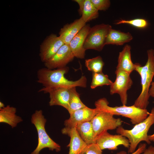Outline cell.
<instances>
[{
	"mask_svg": "<svg viewBox=\"0 0 154 154\" xmlns=\"http://www.w3.org/2000/svg\"><path fill=\"white\" fill-rule=\"evenodd\" d=\"M69 70L67 66L54 69L45 67L40 69L37 72V82L43 87H64L71 88L76 87L86 88L87 79L82 76L78 80L71 81L68 80L64 75Z\"/></svg>",
	"mask_w": 154,
	"mask_h": 154,
	"instance_id": "1",
	"label": "cell"
},
{
	"mask_svg": "<svg viewBox=\"0 0 154 154\" xmlns=\"http://www.w3.org/2000/svg\"><path fill=\"white\" fill-rule=\"evenodd\" d=\"M147 53V60L144 66H142L139 63H135V70L141 78V91L133 105L143 109H146L149 104L150 97L149 92L154 76V50L149 49Z\"/></svg>",
	"mask_w": 154,
	"mask_h": 154,
	"instance_id": "2",
	"label": "cell"
},
{
	"mask_svg": "<svg viewBox=\"0 0 154 154\" xmlns=\"http://www.w3.org/2000/svg\"><path fill=\"white\" fill-rule=\"evenodd\" d=\"M154 123V108H153L147 118L142 122L135 125L130 130L124 129L121 126L118 127L116 133L126 137L130 145L128 152H134L139 143L145 141L149 144L151 142L148 139L147 133L151 125Z\"/></svg>",
	"mask_w": 154,
	"mask_h": 154,
	"instance_id": "3",
	"label": "cell"
},
{
	"mask_svg": "<svg viewBox=\"0 0 154 154\" xmlns=\"http://www.w3.org/2000/svg\"><path fill=\"white\" fill-rule=\"evenodd\" d=\"M105 98H100L95 103L96 108L99 110L110 113L114 115L121 116L130 119L131 123L134 125L139 123L145 119L149 113L147 110L141 109L133 105L130 106L110 107Z\"/></svg>",
	"mask_w": 154,
	"mask_h": 154,
	"instance_id": "4",
	"label": "cell"
},
{
	"mask_svg": "<svg viewBox=\"0 0 154 154\" xmlns=\"http://www.w3.org/2000/svg\"><path fill=\"white\" fill-rule=\"evenodd\" d=\"M31 121L35 126L38 136V145L31 154H39L42 149L46 148L51 151L55 150L56 152L61 150L60 146L50 138L46 131L45 125L46 120L42 110L35 111L31 116Z\"/></svg>",
	"mask_w": 154,
	"mask_h": 154,
	"instance_id": "5",
	"label": "cell"
},
{
	"mask_svg": "<svg viewBox=\"0 0 154 154\" xmlns=\"http://www.w3.org/2000/svg\"><path fill=\"white\" fill-rule=\"evenodd\" d=\"M112 28L110 25L104 23L91 27L84 43V49L102 51L106 45L107 35Z\"/></svg>",
	"mask_w": 154,
	"mask_h": 154,
	"instance_id": "6",
	"label": "cell"
},
{
	"mask_svg": "<svg viewBox=\"0 0 154 154\" xmlns=\"http://www.w3.org/2000/svg\"><path fill=\"white\" fill-rule=\"evenodd\" d=\"M112 114L100 110L91 119L96 139L108 130H114L121 126L122 121L120 118H114Z\"/></svg>",
	"mask_w": 154,
	"mask_h": 154,
	"instance_id": "7",
	"label": "cell"
},
{
	"mask_svg": "<svg viewBox=\"0 0 154 154\" xmlns=\"http://www.w3.org/2000/svg\"><path fill=\"white\" fill-rule=\"evenodd\" d=\"M116 78L115 81L110 86L111 95L119 94L123 105H126L127 102V90L131 87L133 81L130 74L123 70H116Z\"/></svg>",
	"mask_w": 154,
	"mask_h": 154,
	"instance_id": "8",
	"label": "cell"
},
{
	"mask_svg": "<svg viewBox=\"0 0 154 154\" xmlns=\"http://www.w3.org/2000/svg\"><path fill=\"white\" fill-rule=\"evenodd\" d=\"M70 88L64 87H43L38 90L49 94L50 106H60L68 110L70 96Z\"/></svg>",
	"mask_w": 154,
	"mask_h": 154,
	"instance_id": "9",
	"label": "cell"
},
{
	"mask_svg": "<svg viewBox=\"0 0 154 154\" xmlns=\"http://www.w3.org/2000/svg\"><path fill=\"white\" fill-rule=\"evenodd\" d=\"M96 142L102 150H116L120 145L129 148L130 145L129 140L125 137L119 134L112 135L107 131L99 136L96 139Z\"/></svg>",
	"mask_w": 154,
	"mask_h": 154,
	"instance_id": "10",
	"label": "cell"
},
{
	"mask_svg": "<svg viewBox=\"0 0 154 154\" xmlns=\"http://www.w3.org/2000/svg\"><path fill=\"white\" fill-rule=\"evenodd\" d=\"M64 44L56 35L52 34L48 36L40 45L39 56L41 61L44 63L51 58Z\"/></svg>",
	"mask_w": 154,
	"mask_h": 154,
	"instance_id": "11",
	"label": "cell"
},
{
	"mask_svg": "<svg viewBox=\"0 0 154 154\" xmlns=\"http://www.w3.org/2000/svg\"><path fill=\"white\" fill-rule=\"evenodd\" d=\"M74 56L69 45L64 44L51 58L44 62L45 67L54 69L65 67Z\"/></svg>",
	"mask_w": 154,
	"mask_h": 154,
	"instance_id": "12",
	"label": "cell"
},
{
	"mask_svg": "<svg viewBox=\"0 0 154 154\" xmlns=\"http://www.w3.org/2000/svg\"><path fill=\"white\" fill-rule=\"evenodd\" d=\"M100 111L95 108L92 109L86 106L70 114V117L64 122L65 127L71 128L76 127L80 123L91 121Z\"/></svg>",
	"mask_w": 154,
	"mask_h": 154,
	"instance_id": "13",
	"label": "cell"
},
{
	"mask_svg": "<svg viewBox=\"0 0 154 154\" xmlns=\"http://www.w3.org/2000/svg\"><path fill=\"white\" fill-rule=\"evenodd\" d=\"M90 28L89 24H86L70 42L69 45L74 57L84 58L86 50L84 45Z\"/></svg>",
	"mask_w": 154,
	"mask_h": 154,
	"instance_id": "14",
	"label": "cell"
},
{
	"mask_svg": "<svg viewBox=\"0 0 154 154\" xmlns=\"http://www.w3.org/2000/svg\"><path fill=\"white\" fill-rule=\"evenodd\" d=\"M62 134L68 135L70 138L69 144V147L68 154H80L87 145L81 138L76 127L71 128L65 127L61 130Z\"/></svg>",
	"mask_w": 154,
	"mask_h": 154,
	"instance_id": "15",
	"label": "cell"
},
{
	"mask_svg": "<svg viewBox=\"0 0 154 154\" xmlns=\"http://www.w3.org/2000/svg\"><path fill=\"white\" fill-rule=\"evenodd\" d=\"M86 24L81 17L64 26L60 30L59 36L64 44L69 45L72 39Z\"/></svg>",
	"mask_w": 154,
	"mask_h": 154,
	"instance_id": "16",
	"label": "cell"
},
{
	"mask_svg": "<svg viewBox=\"0 0 154 154\" xmlns=\"http://www.w3.org/2000/svg\"><path fill=\"white\" fill-rule=\"evenodd\" d=\"M131 46L127 44L119 52L116 70H123L130 74L135 70V64H133L131 60Z\"/></svg>",
	"mask_w": 154,
	"mask_h": 154,
	"instance_id": "17",
	"label": "cell"
},
{
	"mask_svg": "<svg viewBox=\"0 0 154 154\" xmlns=\"http://www.w3.org/2000/svg\"><path fill=\"white\" fill-rule=\"evenodd\" d=\"M16 108L7 105L0 109V122L7 123L12 128L15 127L17 124L23 121L20 116L16 114Z\"/></svg>",
	"mask_w": 154,
	"mask_h": 154,
	"instance_id": "18",
	"label": "cell"
},
{
	"mask_svg": "<svg viewBox=\"0 0 154 154\" xmlns=\"http://www.w3.org/2000/svg\"><path fill=\"white\" fill-rule=\"evenodd\" d=\"M133 39V37L129 33H125L112 28L107 35L106 45H122Z\"/></svg>",
	"mask_w": 154,
	"mask_h": 154,
	"instance_id": "19",
	"label": "cell"
},
{
	"mask_svg": "<svg viewBox=\"0 0 154 154\" xmlns=\"http://www.w3.org/2000/svg\"><path fill=\"white\" fill-rule=\"evenodd\" d=\"M76 128L81 138L87 145L96 143L91 121L79 123Z\"/></svg>",
	"mask_w": 154,
	"mask_h": 154,
	"instance_id": "20",
	"label": "cell"
},
{
	"mask_svg": "<svg viewBox=\"0 0 154 154\" xmlns=\"http://www.w3.org/2000/svg\"><path fill=\"white\" fill-rule=\"evenodd\" d=\"M81 15V17L86 23L98 17V11L95 7L90 0H85Z\"/></svg>",
	"mask_w": 154,
	"mask_h": 154,
	"instance_id": "21",
	"label": "cell"
},
{
	"mask_svg": "<svg viewBox=\"0 0 154 154\" xmlns=\"http://www.w3.org/2000/svg\"><path fill=\"white\" fill-rule=\"evenodd\" d=\"M70 91L69 107L68 110L70 114L86 106L81 100L79 94L76 90V87L71 88Z\"/></svg>",
	"mask_w": 154,
	"mask_h": 154,
	"instance_id": "22",
	"label": "cell"
},
{
	"mask_svg": "<svg viewBox=\"0 0 154 154\" xmlns=\"http://www.w3.org/2000/svg\"><path fill=\"white\" fill-rule=\"evenodd\" d=\"M113 82L108 78V75L104 74L102 72L92 73V80L90 85L92 89L104 85L111 86Z\"/></svg>",
	"mask_w": 154,
	"mask_h": 154,
	"instance_id": "23",
	"label": "cell"
},
{
	"mask_svg": "<svg viewBox=\"0 0 154 154\" xmlns=\"http://www.w3.org/2000/svg\"><path fill=\"white\" fill-rule=\"evenodd\" d=\"M85 64L88 70L92 73H99L102 72L104 63L102 58L99 56L86 60Z\"/></svg>",
	"mask_w": 154,
	"mask_h": 154,
	"instance_id": "24",
	"label": "cell"
},
{
	"mask_svg": "<svg viewBox=\"0 0 154 154\" xmlns=\"http://www.w3.org/2000/svg\"><path fill=\"white\" fill-rule=\"evenodd\" d=\"M115 24L116 25L126 24L140 29L146 28L149 25L148 21L143 19H136L130 20L121 19L117 21Z\"/></svg>",
	"mask_w": 154,
	"mask_h": 154,
	"instance_id": "25",
	"label": "cell"
},
{
	"mask_svg": "<svg viewBox=\"0 0 154 154\" xmlns=\"http://www.w3.org/2000/svg\"><path fill=\"white\" fill-rule=\"evenodd\" d=\"M101 150L96 143L87 145L80 154H103Z\"/></svg>",
	"mask_w": 154,
	"mask_h": 154,
	"instance_id": "26",
	"label": "cell"
},
{
	"mask_svg": "<svg viewBox=\"0 0 154 154\" xmlns=\"http://www.w3.org/2000/svg\"><path fill=\"white\" fill-rule=\"evenodd\" d=\"M95 7L99 11H105L110 7L111 3L109 0H90Z\"/></svg>",
	"mask_w": 154,
	"mask_h": 154,
	"instance_id": "27",
	"label": "cell"
},
{
	"mask_svg": "<svg viewBox=\"0 0 154 154\" xmlns=\"http://www.w3.org/2000/svg\"><path fill=\"white\" fill-rule=\"evenodd\" d=\"M146 144L145 143H141L140 144L137 149L134 152L130 154H141L143 153L146 149ZM117 154H126V153L124 151H121L117 153Z\"/></svg>",
	"mask_w": 154,
	"mask_h": 154,
	"instance_id": "28",
	"label": "cell"
},
{
	"mask_svg": "<svg viewBox=\"0 0 154 154\" xmlns=\"http://www.w3.org/2000/svg\"><path fill=\"white\" fill-rule=\"evenodd\" d=\"M74 1L78 3L79 6L78 10V13L80 15H82L84 7L85 0H74Z\"/></svg>",
	"mask_w": 154,
	"mask_h": 154,
	"instance_id": "29",
	"label": "cell"
},
{
	"mask_svg": "<svg viewBox=\"0 0 154 154\" xmlns=\"http://www.w3.org/2000/svg\"><path fill=\"white\" fill-rule=\"evenodd\" d=\"M142 154H154V147L151 145L146 149Z\"/></svg>",
	"mask_w": 154,
	"mask_h": 154,
	"instance_id": "30",
	"label": "cell"
},
{
	"mask_svg": "<svg viewBox=\"0 0 154 154\" xmlns=\"http://www.w3.org/2000/svg\"><path fill=\"white\" fill-rule=\"evenodd\" d=\"M151 86L149 89V93L150 96L154 98V81L151 83Z\"/></svg>",
	"mask_w": 154,
	"mask_h": 154,
	"instance_id": "31",
	"label": "cell"
},
{
	"mask_svg": "<svg viewBox=\"0 0 154 154\" xmlns=\"http://www.w3.org/2000/svg\"><path fill=\"white\" fill-rule=\"evenodd\" d=\"M148 137L149 139L151 142H154V133L151 135H148Z\"/></svg>",
	"mask_w": 154,
	"mask_h": 154,
	"instance_id": "32",
	"label": "cell"
},
{
	"mask_svg": "<svg viewBox=\"0 0 154 154\" xmlns=\"http://www.w3.org/2000/svg\"><path fill=\"white\" fill-rule=\"evenodd\" d=\"M5 105L2 102H0V109H2L4 107H5Z\"/></svg>",
	"mask_w": 154,
	"mask_h": 154,
	"instance_id": "33",
	"label": "cell"
}]
</instances>
